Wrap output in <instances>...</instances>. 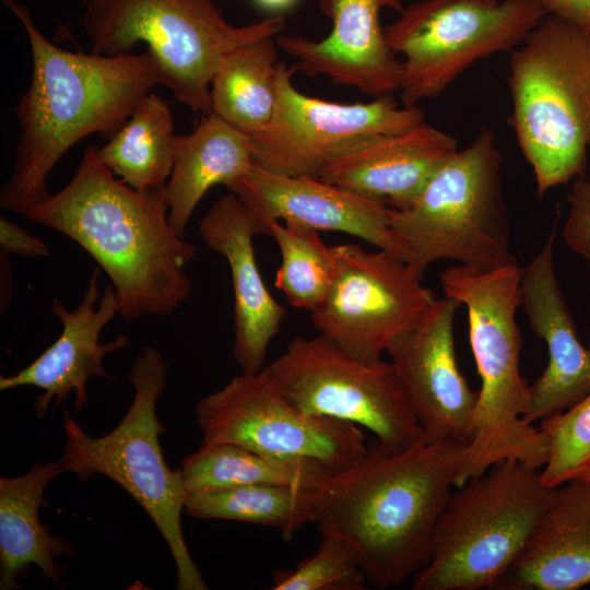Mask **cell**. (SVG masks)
<instances>
[{
    "mask_svg": "<svg viewBox=\"0 0 590 590\" xmlns=\"http://www.w3.org/2000/svg\"><path fill=\"white\" fill-rule=\"evenodd\" d=\"M281 252L274 285L293 308H318L326 299L338 272L333 247L324 244L319 231L288 222L270 227Z\"/></svg>",
    "mask_w": 590,
    "mask_h": 590,
    "instance_id": "obj_29",
    "label": "cell"
},
{
    "mask_svg": "<svg viewBox=\"0 0 590 590\" xmlns=\"http://www.w3.org/2000/svg\"><path fill=\"white\" fill-rule=\"evenodd\" d=\"M568 202L562 238L568 248L590 263V179L582 176L573 180Z\"/></svg>",
    "mask_w": 590,
    "mask_h": 590,
    "instance_id": "obj_32",
    "label": "cell"
},
{
    "mask_svg": "<svg viewBox=\"0 0 590 590\" xmlns=\"http://www.w3.org/2000/svg\"><path fill=\"white\" fill-rule=\"evenodd\" d=\"M203 243L229 267L234 291L233 354L243 371L266 365L271 340L280 331L284 308L267 288L255 258L248 212L236 194L221 197L199 224Z\"/></svg>",
    "mask_w": 590,
    "mask_h": 590,
    "instance_id": "obj_21",
    "label": "cell"
},
{
    "mask_svg": "<svg viewBox=\"0 0 590 590\" xmlns=\"http://www.w3.org/2000/svg\"><path fill=\"white\" fill-rule=\"evenodd\" d=\"M298 66L279 62L278 96L268 126L249 134L252 161L272 173L318 176L328 157L356 139L394 133L425 120L415 106H398L391 95L369 103L340 104L309 97L292 84Z\"/></svg>",
    "mask_w": 590,
    "mask_h": 590,
    "instance_id": "obj_14",
    "label": "cell"
},
{
    "mask_svg": "<svg viewBox=\"0 0 590 590\" xmlns=\"http://www.w3.org/2000/svg\"><path fill=\"white\" fill-rule=\"evenodd\" d=\"M268 367L298 410L366 428L384 451L401 452L424 439L388 361L359 359L319 334L295 337Z\"/></svg>",
    "mask_w": 590,
    "mask_h": 590,
    "instance_id": "obj_11",
    "label": "cell"
},
{
    "mask_svg": "<svg viewBox=\"0 0 590 590\" xmlns=\"http://www.w3.org/2000/svg\"><path fill=\"white\" fill-rule=\"evenodd\" d=\"M367 579L353 546L342 536L320 532V545L293 570L273 577L272 590H366Z\"/></svg>",
    "mask_w": 590,
    "mask_h": 590,
    "instance_id": "obj_30",
    "label": "cell"
},
{
    "mask_svg": "<svg viewBox=\"0 0 590 590\" xmlns=\"http://www.w3.org/2000/svg\"><path fill=\"white\" fill-rule=\"evenodd\" d=\"M168 365L161 352L143 349L127 375L133 400L126 414L108 434H86L63 411L66 446L60 460L64 472L82 482L102 474L120 485L145 510L166 542L176 565L178 590H208L193 562L181 528L187 491L180 469L168 468L160 444L165 426L156 404L167 384Z\"/></svg>",
    "mask_w": 590,
    "mask_h": 590,
    "instance_id": "obj_6",
    "label": "cell"
},
{
    "mask_svg": "<svg viewBox=\"0 0 590 590\" xmlns=\"http://www.w3.org/2000/svg\"><path fill=\"white\" fill-rule=\"evenodd\" d=\"M83 26L91 52L129 54L145 43L161 84L194 114H212L211 80L225 55L256 39L274 37L283 15L233 26L213 0H91Z\"/></svg>",
    "mask_w": 590,
    "mask_h": 590,
    "instance_id": "obj_9",
    "label": "cell"
},
{
    "mask_svg": "<svg viewBox=\"0 0 590 590\" xmlns=\"http://www.w3.org/2000/svg\"><path fill=\"white\" fill-rule=\"evenodd\" d=\"M338 272L323 303L311 311L320 334L349 354L381 359L388 346L413 328L437 298L406 261L355 244L334 246Z\"/></svg>",
    "mask_w": 590,
    "mask_h": 590,
    "instance_id": "obj_13",
    "label": "cell"
},
{
    "mask_svg": "<svg viewBox=\"0 0 590 590\" xmlns=\"http://www.w3.org/2000/svg\"><path fill=\"white\" fill-rule=\"evenodd\" d=\"M509 118L538 196L586 175L590 30L545 15L511 51Z\"/></svg>",
    "mask_w": 590,
    "mask_h": 590,
    "instance_id": "obj_5",
    "label": "cell"
},
{
    "mask_svg": "<svg viewBox=\"0 0 590 590\" xmlns=\"http://www.w3.org/2000/svg\"><path fill=\"white\" fill-rule=\"evenodd\" d=\"M261 8L269 11H283L292 7L296 0H253Z\"/></svg>",
    "mask_w": 590,
    "mask_h": 590,
    "instance_id": "obj_36",
    "label": "cell"
},
{
    "mask_svg": "<svg viewBox=\"0 0 590 590\" xmlns=\"http://www.w3.org/2000/svg\"><path fill=\"white\" fill-rule=\"evenodd\" d=\"M519 269L517 263L488 271L456 264L439 278L445 296L467 309L471 350L481 378L473 435L456 487L504 460L540 469L548 459L545 435L523 420L530 385L519 368Z\"/></svg>",
    "mask_w": 590,
    "mask_h": 590,
    "instance_id": "obj_4",
    "label": "cell"
},
{
    "mask_svg": "<svg viewBox=\"0 0 590 590\" xmlns=\"http://www.w3.org/2000/svg\"><path fill=\"white\" fill-rule=\"evenodd\" d=\"M540 429L548 444L541 477L545 485L556 487L590 464V392L565 412L542 421Z\"/></svg>",
    "mask_w": 590,
    "mask_h": 590,
    "instance_id": "obj_31",
    "label": "cell"
},
{
    "mask_svg": "<svg viewBox=\"0 0 590 590\" xmlns=\"http://www.w3.org/2000/svg\"><path fill=\"white\" fill-rule=\"evenodd\" d=\"M500 166L495 135L482 129L444 162L408 208H391L390 228L414 271L424 276L442 260L480 271L517 263Z\"/></svg>",
    "mask_w": 590,
    "mask_h": 590,
    "instance_id": "obj_8",
    "label": "cell"
},
{
    "mask_svg": "<svg viewBox=\"0 0 590 590\" xmlns=\"http://www.w3.org/2000/svg\"><path fill=\"white\" fill-rule=\"evenodd\" d=\"M64 473L57 461L36 462L21 476L0 477V589L20 587L19 578L36 565L42 576L61 585L63 573L59 559L73 554L72 546L60 536H52L39 521V509L48 483Z\"/></svg>",
    "mask_w": 590,
    "mask_h": 590,
    "instance_id": "obj_23",
    "label": "cell"
},
{
    "mask_svg": "<svg viewBox=\"0 0 590 590\" xmlns=\"http://www.w3.org/2000/svg\"><path fill=\"white\" fill-rule=\"evenodd\" d=\"M555 236L556 224L539 252L519 269V307L547 350L546 367L530 385L523 416L529 424L565 412L590 392V347L579 340L555 273Z\"/></svg>",
    "mask_w": 590,
    "mask_h": 590,
    "instance_id": "obj_17",
    "label": "cell"
},
{
    "mask_svg": "<svg viewBox=\"0 0 590 590\" xmlns=\"http://www.w3.org/2000/svg\"><path fill=\"white\" fill-rule=\"evenodd\" d=\"M546 12L585 30H590V0H535Z\"/></svg>",
    "mask_w": 590,
    "mask_h": 590,
    "instance_id": "obj_34",
    "label": "cell"
},
{
    "mask_svg": "<svg viewBox=\"0 0 590 590\" xmlns=\"http://www.w3.org/2000/svg\"><path fill=\"white\" fill-rule=\"evenodd\" d=\"M272 36L223 57L211 80L212 114L252 134L271 121L278 96V48Z\"/></svg>",
    "mask_w": 590,
    "mask_h": 590,
    "instance_id": "obj_26",
    "label": "cell"
},
{
    "mask_svg": "<svg viewBox=\"0 0 590 590\" xmlns=\"http://www.w3.org/2000/svg\"><path fill=\"white\" fill-rule=\"evenodd\" d=\"M318 7L332 23L326 38H276L278 46L298 60V69L374 98L399 91L401 61L386 42L379 13L385 8L401 13L402 0H318Z\"/></svg>",
    "mask_w": 590,
    "mask_h": 590,
    "instance_id": "obj_18",
    "label": "cell"
},
{
    "mask_svg": "<svg viewBox=\"0 0 590 590\" xmlns=\"http://www.w3.org/2000/svg\"><path fill=\"white\" fill-rule=\"evenodd\" d=\"M319 488L280 485H239L187 494L185 511L197 519L240 521L279 529L291 539L302 527L316 522Z\"/></svg>",
    "mask_w": 590,
    "mask_h": 590,
    "instance_id": "obj_28",
    "label": "cell"
},
{
    "mask_svg": "<svg viewBox=\"0 0 590 590\" xmlns=\"http://www.w3.org/2000/svg\"><path fill=\"white\" fill-rule=\"evenodd\" d=\"M457 150L453 137L424 120L401 132L349 142L328 157L317 178L401 210Z\"/></svg>",
    "mask_w": 590,
    "mask_h": 590,
    "instance_id": "obj_20",
    "label": "cell"
},
{
    "mask_svg": "<svg viewBox=\"0 0 590 590\" xmlns=\"http://www.w3.org/2000/svg\"><path fill=\"white\" fill-rule=\"evenodd\" d=\"M465 446L423 439L401 452L369 447L319 488L315 523L353 546L369 585L399 586L430 558Z\"/></svg>",
    "mask_w": 590,
    "mask_h": 590,
    "instance_id": "obj_3",
    "label": "cell"
},
{
    "mask_svg": "<svg viewBox=\"0 0 590 590\" xmlns=\"http://www.w3.org/2000/svg\"><path fill=\"white\" fill-rule=\"evenodd\" d=\"M194 413L202 444H234L272 457L314 460L334 472L369 448L362 427L293 405L268 365L233 377L200 399Z\"/></svg>",
    "mask_w": 590,
    "mask_h": 590,
    "instance_id": "obj_12",
    "label": "cell"
},
{
    "mask_svg": "<svg viewBox=\"0 0 590 590\" xmlns=\"http://www.w3.org/2000/svg\"><path fill=\"white\" fill-rule=\"evenodd\" d=\"M187 493L239 486L280 485L322 488L333 470L308 459L278 458L234 444H202L181 462Z\"/></svg>",
    "mask_w": 590,
    "mask_h": 590,
    "instance_id": "obj_25",
    "label": "cell"
},
{
    "mask_svg": "<svg viewBox=\"0 0 590 590\" xmlns=\"http://www.w3.org/2000/svg\"><path fill=\"white\" fill-rule=\"evenodd\" d=\"M249 134L214 114L204 115L186 135H175L174 165L165 185L168 221L181 237L196 206L214 185L226 187L251 166Z\"/></svg>",
    "mask_w": 590,
    "mask_h": 590,
    "instance_id": "obj_24",
    "label": "cell"
},
{
    "mask_svg": "<svg viewBox=\"0 0 590 590\" xmlns=\"http://www.w3.org/2000/svg\"><path fill=\"white\" fill-rule=\"evenodd\" d=\"M2 2L25 30L33 70L15 106L20 133L0 205L25 214L50 197L47 176L61 156L88 134L115 135L161 76L148 50L114 56L64 50L38 31L25 5Z\"/></svg>",
    "mask_w": 590,
    "mask_h": 590,
    "instance_id": "obj_1",
    "label": "cell"
},
{
    "mask_svg": "<svg viewBox=\"0 0 590 590\" xmlns=\"http://www.w3.org/2000/svg\"><path fill=\"white\" fill-rule=\"evenodd\" d=\"M99 272L101 268L92 272L82 300L74 310H69L58 298L52 300L50 311L62 326L59 338L26 367L14 375L0 377L1 391L25 386L43 391L35 399L38 417L47 414L52 400L57 406L71 393L75 411L81 412L87 403L88 378H110L103 366L104 357L129 343L123 334L110 342L98 341L105 326L118 314L114 286L110 284L102 295L99 293Z\"/></svg>",
    "mask_w": 590,
    "mask_h": 590,
    "instance_id": "obj_19",
    "label": "cell"
},
{
    "mask_svg": "<svg viewBox=\"0 0 590 590\" xmlns=\"http://www.w3.org/2000/svg\"><path fill=\"white\" fill-rule=\"evenodd\" d=\"M547 15L535 0H423L384 27L403 106L436 98L476 60L512 51Z\"/></svg>",
    "mask_w": 590,
    "mask_h": 590,
    "instance_id": "obj_10",
    "label": "cell"
},
{
    "mask_svg": "<svg viewBox=\"0 0 590 590\" xmlns=\"http://www.w3.org/2000/svg\"><path fill=\"white\" fill-rule=\"evenodd\" d=\"M460 303L436 298L422 319L387 349L396 377L426 442L469 444L479 391L460 373L455 317Z\"/></svg>",
    "mask_w": 590,
    "mask_h": 590,
    "instance_id": "obj_15",
    "label": "cell"
},
{
    "mask_svg": "<svg viewBox=\"0 0 590 590\" xmlns=\"http://www.w3.org/2000/svg\"><path fill=\"white\" fill-rule=\"evenodd\" d=\"M173 130L168 105L149 93L107 144L98 148V157L115 176L139 191L162 188L174 165Z\"/></svg>",
    "mask_w": 590,
    "mask_h": 590,
    "instance_id": "obj_27",
    "label": "cell"
},
{
    "mask_svg": "<svg viewBox=\"0 0 590 590\" xmlns=\"http://www.w3.org/2000/svg\"><path fill=\"white\" fill-rule=\"evenodd\" d=\"M0 250L24 257H46V243L9 220L0 219Z\"/></svg>",
    "mask_w": 590,
    "mask_h": 590,
    "instance_id": "obj_33",
    "label": "cell"
},
{
    "mask_svg": "<svg viewBox=\"0 0 590 590\" xmlns=\"http://www.w3.org/2000/svg\"><path fill=\"white\" fill-rule=\"evenodd\" d=\"M1 251V312H3V309L7 308V306L10 304L11 297H12V271L11 266L9 262V253Z\"/></svg>",
    "mask_w": 590,
    "mask_h": 590,
    "instance_id": "obj_35",
    "label": "cell"
},
{
    "mask_svg": "<svg viewBox=\"0 0 590 590\" xmlns=\"http://www.w3.org/2000/svg\"><path fill=\"white\" fill-rule=\"evenodd\" d=\"M97 151L88 146L70 182L24 215L68 236L94 258L111 281L122 318L170 315L191 294L185 268L197 248L170 226L165 186L130 187Z\"/></svg>",
    "mask_w": 590,
    "mask_h": 590,
    "instance_id": "obj_2",
    "label": "cell"
},
{
    "mask_svg": "<svg viewBox=\"0 0 590 590\" xmlns=\"http://www.w3.org/2000/svg\"><path fill=\"white\" fill-rule=\"evenodd\" d=\"M81 1L84 2V3L86 4V3L90 2L91 0H81Z\"/></svg>",
    "mask_w": 590,
    "mask_h": 590,
    "instance_id": "obj_38",
    "label": "cell"
},
{
    "mask_svg": "<svg viewBox=\"0 0 590 590\" xmlns=\"http://www.w3.org/2000/svg\"><path fill=\"white\" fill-rule=\"evenodd\" d=\"M245 205L256 235H270L274 222L356 236L406 260L390 228L387 203L371 200L309 175L272 173L253 163L227 186Z\"/></svg>",
    "mask_w": 590,
    "mask_h": 590,
    "instance_id": "obj_16",
    "label": "cell"
},
{
    "mask_svg": "<svg viewBox=\"0 0 590 590\" xmlns=\"http://www.w3.org/2000/svg\"><path fill=\"white\" fill-rule=\"evenodd\" d=\"M574 479H578L590 486V464Z\"/></svg>",
    "mask_w": 590,
    "mask_h": 590,
    "instance_id": "obj_37",
    "label": "cell"
},
{
    "mask_svg": "<svg viewBox=\"0 0 590 590\" xmlns=\"http://www.w3.org/2000/svg\"><path fill=\"white\" fill-rule=\"evenodd\" d=\"M590 585V486L573 479L553 499L494 590H576Z\"/></svg>",
    "mask_w": 590,
    "mask_h": 590,
    "instance_id": "obj_22",
    "label": "cell"
},
{
    "mask_svg": "<svg viewBox=\"0 0 590 590\" xmlns=\"http://www.w3.org/2000/svg\"><path fill=\"white\" fill-rule=\"evenodd\" d=\"M518 460H504L456 487L413 590L494 589L521 555L556 487Z\"/></svg>",
    "mask_w": 590,
    "mask_h": 590,
    "instance_id": "obj_7",
    "label": "cell"
}]
</instances>
